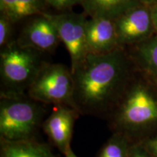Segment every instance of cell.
Wrapping results in <instances>:
<instances>
[{"label": "cell", "mask_w": 157, "mask_h": 157, "mask_svg": "<svg viewBox=\"0 0 157 157\" xmlns=\"http://www.w3.org/2000/svg\"><path fill=\"white\" fill-rule=\"evenodd\" d=\"M44 0H0L1 14L5 15L13 23L45 13Z\"/></svg>", "instance_id": "4fadbf2b"}, {"label": "cell", "mask_w": 157, "mask_h": 157, "mask_svg": "<svg viewBox=\"0 0 157 157\" xmlns=\"http://www.w3.org/2000/svg\"><path fill=\"white\" fill-rule=\"evenodd\" d=\"M129 157H153L147 148L140 143H133L129 151Z\"/></svg>", "instance_id": "ac0fdd59"}, {"label": "cell", "mask_w": 157, "mask_h": 157, "mask_svg": "<svg viewBox=\"0 0 157 157\" xmlns=\"http://www.w3.org/2000/svg\"><path fill=\"white\" fill-rule=\"evenodd\" d=\"M74 90L71 68L62 64L45 62L29 87L26 95L44 105H68L74 107Z\"/></svg>", "instance_id": "5b68a950"}, {"label": "cell", "mask_w": 157, "mask_h": 157, "mask_svg": "<svg viewBox=\"0 0 157 157\" xmlns=\"http://www.w3.org/2000/svg\"><path fill=\"white\" fill-rule=\"evenodd\" d=\"M58 30L60 41L67 49L71 58L72 73L89 54L86 40V23L83 13L65 12L50 15Z\"/></svg>", "instance_id": "8992f818"}, {"label": "cell", "mask_w": 157, "mask_h": 157, "mask_svg": "<svg viewBox=\"0 0 157 157\" xmlns=\"http://www.w3.org/2000/svg\"><path fill=\"white\" fill-rule=\"evenodd\" d=\"M64 157H78L77 156H76L75 153L74 152V151L72 150L71 148H70L67 151V152L64 155Z\"/></svg>", "instance_id": "44dd1931"}, {"label": "cell", "mask_w": 157, "mask_h": 157, "mask_svg": "<svg viewBox=\"0 0 157 157\" xmlns=\"http://www.w3.org/2000/svg\"><path fill=\"white\" fill-rule=\"evenodd\" d=\"M140 0H82L84 13L90 17L117 19L125 12L138 5Z\"/></svg>", "instance_id": "8fae6325"}, {"label": "cell", "mask_w": 157, "mask_h": 157, "mask_svg": "<svg viewBox=\"0 0 157 157\" xmlns=\"http://www.w3.org/2000/svg\"><path fill=\"white\" fill-rule=\"evenodd\" d=\"M151 78H152V81H153V82H154V85L156 86L157 88V76H151Z\"/></svg>", "instance_id": "7402d4cb"}, {"label": "cell", "mask_w": 157, "mask_h": 157, "mask_svg": "<svg viewBox=\"0 0 157 157\" xmlns=\"http://www.w3.org/2000/svg\"><path fill=\"white\" fill-rule=\"evenodd\" d=\"M107 120L112 132L132 140V137L157 127V98L146 85L135 84L127 88Z\"/></svg>", "instance_id": "7a4b0ae2"}, {"label": "cell", "mask_w": 157, "mask_h": 157, "mask_svg": "<svg viewBox=\"0 0 157 157\" xmlns=\"http://www.w3.org/2000/svg\"><path fill=\"white\" fill-rule=\"evenodd\" d=\"M141 66L151 76H157V37L143 42L137 50Z\"/></svg>", "instance_id": "9a60e30c"}, {"label": "cell", "mask_w": 157, "mask_h": 157, "mask_svg": "<svg viewBox=\"0 0 157 157\" xmlns=\"http://www.w3.org/2000/svg\"><path fill=\"white\" fill-rule=\"evenodd\" d=\"M132 141L126 135L113 132L98 152L97 157H129Z\"/></svg>", "instance_id": "5bb4252c"}, {"label": "cell", "mask_w": 157, "mask_h": 157, "mask_svg": "<svg viewBox=\"0 0 157 157\" xmlns=\"http://www.w3.org/2000/svg\"><path fill=\"white\" fill-rule=\"evenodd\" d=\"M0 53L1 95H25L44 63L42 52L11 42Z\"/></svg>", "instance_id": "277c9868"}, {"label": "cell", "mask_w": 157, "mask_h": 157, "mask_svg": "<svg viewBox=\"0 0 157 157\" xmlns=\"http://www.w3.org/2000/svg\"><path fill=\"white\" fill-rule=\"evenodd\" d=\"M80 113L68 105H56L53 111L43 121L42 128L49 140L61 154H65L71 146L74 127Z\"/></svg>", "instance_id": "52a82bcc"}, {"label": "cell", "mask_w": 157, "mask_h": 157, "mask_svg": "<svg viewBox=\"0 0 157 157\" xmlns=\"http://www.w3.org/2000/svg\"><path fill=\"white\" fill-rule=\"evenodd\" d=\"M44 104L25 95L0 97V140L22 141L35 139L42 127Z\"/></svg>", "instance_id": "3957f363"}, {"label": "cell", "mask_w": 157, "mask_h": 157, "mask_svg": "<svg viewBox=\"0 0 157 157\" xmlns=\"http://www.w3.org/2000/svg\"><path fill=\"white\" fill-rule=\"evenodd\" d=\"M72 74L74 105L80 114L108 119L129 87L128 62L121 47L89 53Z\"/></svg>", "instance_id": "6da1fadb"}, {"label": "cell", "mask_w": 157, "mask_h": 157, "mask_svg": "<svg viewBox=\"0 0 157 157\" xmlns=\"http://www.w3.org/2000/svg\"><path fill=\"white\" fill-rule=\"evenodd\" d=\"M86 40L89 53L105 54L120 47L115 20L90 17L86 23Z\"/></svg>", "instance_id": "30bf717a"}, {"label": "cell", "mask_w": 157, "mask_h": 157, "mask_svg": "<svg viewBox=\"0 0 157 157\" xmlns=\"http://www.w3.org/2000/svg\"><path fill=\"white\" fill-rule=\"evenodd\" d=\"M0 157H56L48 145L36 139L22 141L0 140Z\"/></svg>", "instance_id": "7c38bea8"}, {"label": "cell", "mask_w": 157, "mask_h": 157, "mask_svg": "<svg viewBox=\"0 0 157 157\" xmlns=\"http://www.w3.org/2000/svg\"><path fill=\"white\" fill-rule=\"evenodd\" d=\"M13 23L5 15H0V46L2 48L11 42Z\"/></svg>", "instance_id": "2e32d148"}, {"label": "cell", "mask_w": 157, "mask_h": 157, "mask_svg": "<svg viewBox=\"0 0 157 157\" xmlns=\"http://www.w3.org/2000/svg\"><path fill=\"white\" fill-rule=\"evenodd\" d=\"M157 0H148V2H156Z\"/></svg>", "instance_id": "603a6c76"}, {"label": "cell", "mask_w": 157, "mask_h": 157, "mask_svg": "<svg viewBox=\"0 0 157 157\" xmlns=\"http://www.w3.org/2000/svg\"><path fill=\"white\" fill-rule=\"evenodd\" d=\"M142 143L153 157H157V135L148 137Z\"/></svg>", "instance_id": "d6986e66"}, {"label": "cell", "mask_w": 157, "mask_h": 157, "mask_svg": "<svg viewBox=\"0 0 157 157\" xmlns=\"http://www.w3.org/2000/svg\"><path fill=\"white\" fill-rule=\"evenodd\" d=\"M151 17L153 21L154 28L157 31V5H155L151 9Z\"/></svg>", "instance_id": "ffe728a7"}, {"label": "cell", "mask_w": 157, "mask_h": 157, "mask_svg": "<svg viewBox=\"0 0 157 157\" xmlns=\"http://www.w3.org/2000/svg\"><path fill=\"white\" fill-rule=\"evenodd\" d=\"M138 5L129 9L115 19L119 46L143 41L148 36L151 29H154L151 10Z\"/></svg>", "instance_id": "9c48e42d"}, {"label": "cell", "mask_w": 157, "mask_h": 157, "mask_svg": "<svg viewBox=\"0 0 157 157\" xmlns=\"http://www.w3.org/2000/svg\"><path fill=\"white\" fill-rule=\"evenodd\" d=\"M46 5L61 13L68 12L74 6L81 5L82 0H44Z\"/></svg>", "instance_id": "e0dca14e"}, {"label": "cell", "mask_w": 157, "mask_h": 157, "mask_svg": "<svg viewBox=\"0 0 157 157\" xmlns=\"http://www.w3.org/2000/svg\"><path fill=\"white\" fill-rule=\"evenodd\" d=\"M16 42L23 48L50 53L57 48L60 39L50 14L44 13L34 16L25 25Z\"/></svg>", "instance_id": "ba28073f"}, {"label": "cell", "mask_w": 157, "mask_h": 157, "mask_svg": "<svg viewBox=\"0 0 157 157\" xmlns=\"http://www.w3.org/2000/svg\"><path fill=\"white\" fill-rule=\"evenodd\" d=\"M143 1H144V2H148V0H143Z\"/></svg>", "instance_id": "cb8c5ba5"}]
</instances>
